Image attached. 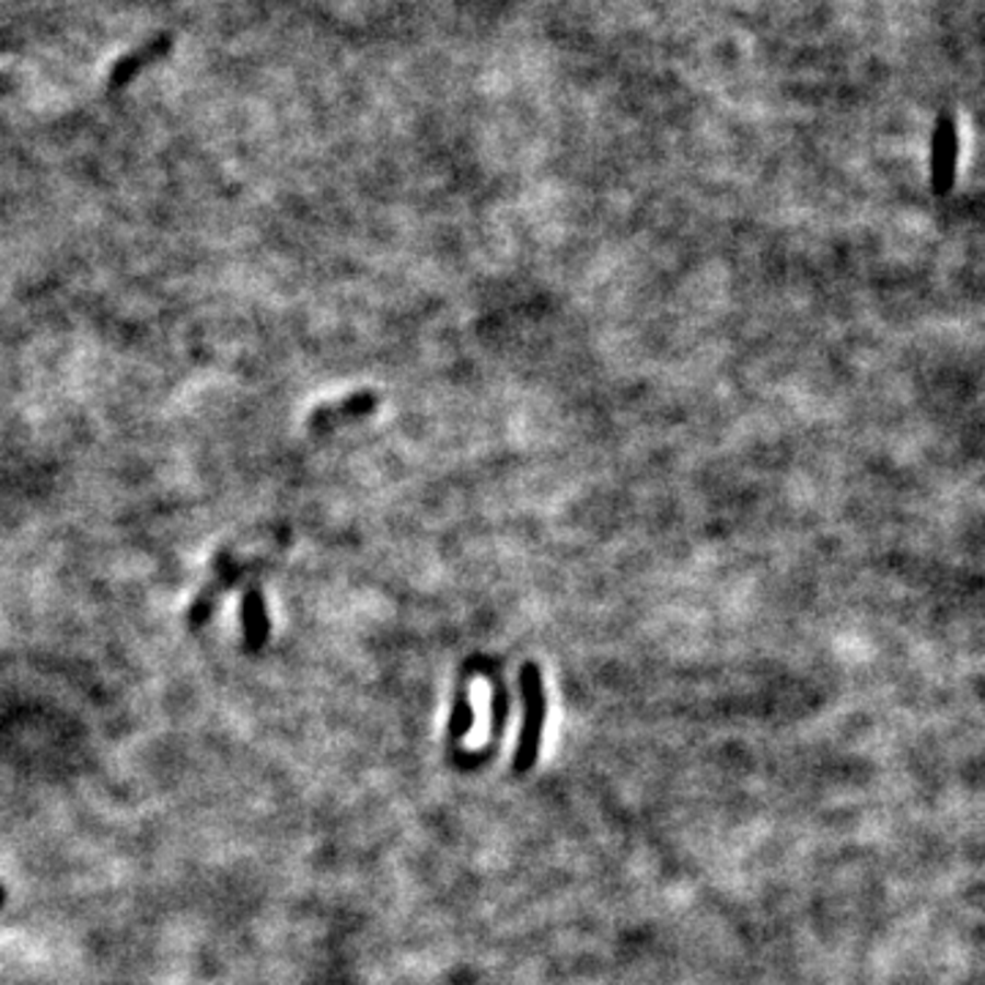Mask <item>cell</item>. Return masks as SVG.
<instances>
[{"label": "cell", "mask_w": 985, "mask_h": 985, "mask_svg": "<svg viewBox=\"0 0 985 985\" xmlns=\"http://www.w3.org/2000/svg\"><path fill=\"white\" fill-rule=\"evenodd\" d=\"M520 687H523V731H520L514 769L529 772L536 761L542 720H545V693H542V673L536 662H525L520 668Z\"/></svg>", "instance_id": "obj_1"}, {"label": "cell", "mask_w": 985, "mask_h": 985, "mask_svg": "<svg viewBox=\"0 0 985 985\" xmlns=\"http://www.w3.org/2000/svg\"><path fill=\"white\" fill-rule=\"evenodd\" d=\"M263 564H266L263 558L239 561V558H233V553L230 551L217 553V558H213V578L208 580L206 589L197 594V600L192 602V607H189V627H200V624H206L208 616H211L213 605L219 602V596H222L230 586L239 583V580L244 578L250 569L263 567Z\"/></svg>", "instance_id": "obj_2"}, {"label": "cell", "mask_w": 985, "mask_h": 985, "mask_svg": "<svg viewBox=\"0 0 985 985\" xmlns=\"http://www.w3.org/2000/svg\"><path fill=\"white\" fill-rule=\"evenodd\" d=\"M955 159H958L955 124H952L950 118H939L934 135V159H930L936 195H947V192L952 189V184H955Z\"/></svg>", "instance_id": "obj_3"}, {"label": "cell", "mask_w": 985, "mask_h": 985, "mask_svg": "<svg viewBox=\"0 0 985 985\" xmlns=\"http://www.w3.org/2000/svg\"><path fill=\"white\" fill-rule=\"evenodd\" d=\"M378 408V394L375 392H359L350 394V397L339 399V403L317 405L310 414V427L312 430H328V427H337L343 421L361 419V416L372 414Z\"/></svg>", "instance_id": "obj_4"}, {"label": "cell", "mask_w": 985, "mask_h": 985, "mask_svg": "<svg viewBox=\"0 0 985 985\" xmlns=\"http://www.w3.org/2000/svg\"><path fill=\"white\" fill-rule=\"evenodd\" d=\"M241 618H244V638L246 649H260L268 638V616H266V602H263L260 589H246L244 600H241Z\"/></svg>", "instance_id": "obj_5"}]
</instances>
